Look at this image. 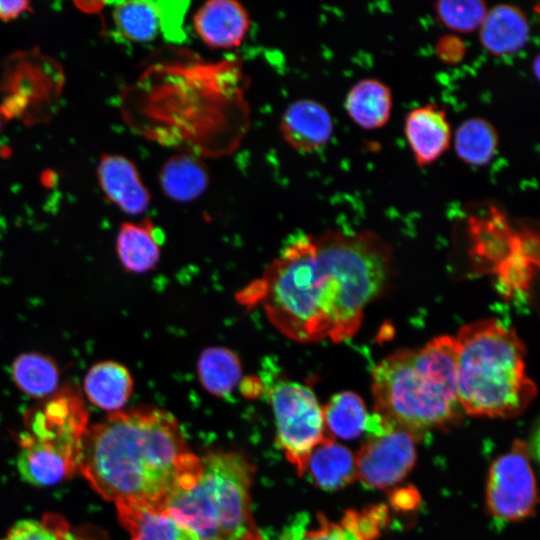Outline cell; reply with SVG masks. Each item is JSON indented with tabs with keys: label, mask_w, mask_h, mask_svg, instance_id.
<instances>
[{
	"label": "cell",
	"mask_w": 540,
	"mask_h": 540,
	"mask_svg": "<svg viewBox=\"0 0 540 540\" xmlns=\"http://www.w3.org/2000/svg\"><path fill=\"white\" fill-rule=\"evenodd\" d=\"M391 260L388 245L371 231L301 235L236 299L260 307L290 340L339 343L356 334L366 308L386 287Z\"/></svg>",
	"instance_id": "1"
},
{
	"label": "cell",
	"mask_w": 540,
	"mask_h": 540,
	"mask_svg": "<svg viewBox=\"0 0 540 540\" xmlns=\"http://www.w3.org/2000/svg\"><path fill=\"white\" fill-rule=\"evenodd\" d=\"M200 462L170 412L141 406L112 412L85 434L78 471L104 499L165 506Z\"/></svg>",
	"instance_id": "2"
},
{
	"label": "cell",
	"mask_w": 540,
	"mask_h": 540,
	"mask_svg": "<svg viewBox=\"0 0 540 540\" xmlns=\"http://www.w3.org/2000/svg\"><path fill=\"white\" fill-rule=\"evenodd\" d=\"M375 413L414 434L444 427L462 415L457 396L454 336L396 351L372 370Z\"/></svg>",
	"instance_id": "3"
},
{
	"label": "cell",
	"mask_w": 540,
	"mask_h": 540,
	"mask_svg": "<svg viewBox=\"0 0 540 540\" xmlns=\"http://www.w3.org/2000/svg\"><path fill=\"white\" fill-rule=\"evenodd\" d=\"M454 339L463 412L499 418L520 415L537 389L526 372L525 348L515 330L496 319L479 320L462 326Z\"/></svg>",
	"instance_id": "4"
},
{
	"label": "cell",
	"mask_w": 540,
	"mask_h": 540,
	"mask_svg": "<svg viewBox=\"0 0 540 540\" xmlns=\"http://www.w3.org/2000/svg\"><path fill=\"white\" fill-rule=\"evenodd\" d=\"M252 465L236 452L200 458L164 509L190 540H261L251 510Z\"/></svg>",
	"instance_id": "5"
},
{
	"label": "cell",
	"mask_w": 540,
	"mask_h": 540,
	"mask_svg": "<svg viewBox=\"0 0 540 540\" xmlns=\"http://www.w3.org/2000/svg\"><path fill=\"white\" fill-rule=\"evenodd\" d=\"M88 430V412L79 392L65 386L27 411L18 437L21 478L48 486L78 470Z\"/></svg>",
	"instance_id": "6"
},
{
	"label": "cell",
	"mask_w": 540,
	"mask_h": 540,
	"mask_svg": "<svg viewBox=\"0 0 540 540\" xmlns=\"http://www.w3.org/2000/svg\"><path fill=\"white\" fill-rule=\"evenodd\" d=\"M276 440L287 460L303 475L311 451L327 434L323 407L313 390L299 382L279 380L268 392Z\"/></svg>",
	"instance_id": "7"
},
{
	"label": "cell",
	"mask_w": 540,
	"mask_h": 540,
	"mask_svg": "<svg viewBox=\"0 0 540 540\" xmlns=\"http://www.w3.org/2000/svg\"><path fill=\"white\" fill-rule=\"evenodd\" d=\"M368 438L355 457L356 475L370 488L383 489L401 481L416 460V434L374 413Z\"/></svg>",
	"instance_id": "8"
},
{
	"label": "cell",
	"mask_w": 540,
	"mask_h": 540,
	"mask_svg": "<svg viewBox=\"0 0 540 540\" xmlns=\"http://www.w3.org/2000/svg\"><path fill=\"white\" fill-rule=\"evenodd\" d=\"M537 502L535 477L526 444L516 440L509 452L491 465L486 488V503L499 521L528 517Z\"/></svg>",
	"instance_id": "9"
},
{
	"label": "cell",
	"mask_w": 540,
	"mask_h": 540,
	"mask_svg": "<svg viewBox=\"0 0 540 540\" xmlns=\"http://www.w3.org/2000/svg\"><path fill=\"white\" fill-rule=\"evenodd\" d=\"M192 27L198 39L215 50L240 47L251 27L248 10L235 0H209L192 16Z\"/></svg>",
	"instance_id": "10"
},
{
	"label": "cell",
	"mask_w": 540,
	"mask_h": 540,
	"mask_svg": "<svg viewBox=\"0 0 540 540\" xmlns=\"http://www.w3.org/2000/svg\"><path fill=\"white\" fill-rule=\"evenodd\" d=\"M279 131L291 148L311 153L329 143L334 122L325 105L314 99L301 98L285 108L280 118Z\"/></svg>",
	"instance_id": "11"
},
{
	"label": "cell",
	"mask_w": 540,
	"mask_h": 540,
	"mask_svg": "<svg viewBox=\"0 0 540 540\" xmlns=\"http://www.w3.org/2000/svg\"><path fill=\"white\" fill-rule=\"evenodd\" d=\"M404 134L419 167L434 163L451 144L452 132L445 108L437 103L413 108L405 117Z\"/></svg>",
	"instance_id": "12"
},
{
	"label": "cell",
	"mask_w": 540,
	"mask_h": 540,
	"mask_svg": "<svg viewBox=\"0 0 540 540\" xmlns=\"http://www.w3.org/2000/svg\"><path fill=\"white\" fill-rule=\"evenodd\" d=\"M99 185L106 198L128 215H140L150 206L151 194L137 166L118 154L103 155L98 167Z\"/></svg>",
	"instance_id": "13"
},
{
	"label": "cell",
	"mask_w": 540,
	"mask_h": 540,
	"mask_svg": "<svg viewBox=\"0 0 540 540\" xmlns=\"http://www.w3.org/2000/svg\"><path fill=\"white\" fill-rule=\"evenodd\" d=\"M168 4L146 0L114 2L111 16L116 32L135 43L151 42L161 34L176 32L170 20L180 12L174 13L178 8L172 11Z\"/></svg>",
	"instance_id": "14"
},
{
	"label": "cell",
	"mask_w": 540,
	"mask_h": 540,
	"mask_svg": "<svg viewBox=\"0 0 540 540\" xmlns=\"http://www.w3.org/2000/svg\"><path fill=\"white\" fill-rule=\"evenodd\" d=\"M483 48L494 56H507L525 47L530 35L526 13L510 3L488 8L478 29Z\"/></svg>",
	"instance_id": "15"
},
{
	"label": "cell",
	"mask_w": 540,
	"mask_h": 540,
	"mask_svg": "<svg viewBox=\"0 0 540 540\" xmlns=\"http://www.w3.org/2000/svg\"><path fill=\"white\" fill-rule=\"evenodd\" d=\"M163 235L150 219L124 222L119 227L115 250L126 272L142 274L156 268L161 258Z\"/></svg>",
	"instance_id": "16"
},
{
	"label": "cell",
	"mask_w": 540,
	"mask_h": 540,
	"mask_svg": "<svg viewBox=\"0 0 540 540\" xmlns=\"http://www.w3.org/2000/svg\"><path fill=\"white\" fill-rule=\"evenodd\" d=\"M83 388L93 405L112 413L126 405L133 393L134 381L125 365L105 360L89 368L84 376Z\"/></svg>",
	"instance_id": "17"
},
{
	"label": "cell",
	"mask_w": 540,
	"mask_h": 540,
	"mask_svg": "<svg viewBox=\"0 0 540 540\" xmlns=\"http://www.w3.org/2000/svg\"><path fill=\"white\" fill-rule=\"evenodd\" d=\"M303 475L324 490L344 488L356 477L355 457L328 436L309 454Z\"/></svg>",
	"instance_id": "18"
},
{
	"label": "cell",
	"mask_w": 540,
	"mask_h": 540,
	"mask_svg": "<svg viewBox=\"0 0 540 540\" xmlns=\"http://www.w3.org/2000/svg\"><path fill=\"white\" fill-rule=\"evenodd\" d=\"M344 105L348 116L356 125L362 129L375 130L389 121L393 94L383 81L364 78L349 89Z\"/></svg>",
	"instance_id": "19"
},
{
	"label": "cell",
	"mask_w": 540,
	"mask_h": 540,
	"mask_svg": "<svg viewBox=\"0 0 540 540\" xmlns=\"http://www.w3.org/2000/svg\"><path fill=\"white\" fill-rule=\"evenodd\" d=\"M163 193L173 201L190 202L207 189L210 176L204 162L196 154L182 152L168 158L159 171Z\"/></svg>",
	"instance_id": "20"
},
{
	"label": "cell",
	"mask_w": 540,
	"mask_h": 540,
	"mask_svg": "<svg viewBox=\"0 0 540 540\" xmlns=\"http://www.w3.org/2000/svg\"><path fill=\"white\" fill-rule=\"evenodd\" d=\"M130 540H190L185 530L163 508L146 504H115Z\"/></svg>",
	"instance_id": "21"
},
{
	"label": "cell",
	"mask_w": 540,
	"mask_h": 540,
	"mask_svg": "<svg viewBox=\"0 0 540 540\" xmlns=\"http://www.w3.org/2000/svg\"><path fill=\"white\" fill-rule=\"evenodd\" d=\"M196 373L201 386L217 397L230 395L242 381V362L225 346H210L199 355Z\"/></svg>",
	"instance_id": "22"
},
{
	"label": "cell",
	"mask_w": 540,
	"mask_h": 540,
	"mask_svg": "<svg viewBox=\"0 0 540 540\" xmlns=\"http://www.w3.org/2000/svg\"><path fill=\"white\" fill-rule=\"evenodd\" d=\"M11 378L15 386L33 398H47L58 390L60 369L50 356L24 352L12 362Z\"/></svg>",
	"instance_id": "23"
},
{
	"label": "cell",
	"mask_w": 540,
	"mask_h": 540,
	"mask_svg": "<svg viewBox=\"0 0 540 540\" xmlns=\"http://www.w3.org/2000/svg\"><path fill=\"white\" fill-rule=\"evenodd\" d=\"M499 146V134L489 120L471 117L460 123L453 135L457 157L471 166L487 165L494 158Z\"/></svg>",
	"instance_id": "24"
},
{
	"label": "cell",
	"mask_w": 540,
	"mask_h": 540,
	"mask_svg": "<svg viewBox=\"0 0 540 540\" xmlns=\"http://www.w3.org/2000/svg\"><path fill=\"white\" fill-rule=\"evenodd\" d=\"M326 431L338 438L352 440L366 432L369 414L363 400L354 392L333 395L323 407Z\"/></svg>",
	"instance_id": "25"
},
{
	"label": "cell",
	"mask_w": 540,
	"mask_h": 540,
	"mask_svg": "<svg viewBox=\"0 0 540 540\" xmlns=\"http://www.w3.org/2000/svg\"><path fill=\"white\" fill-rule=\"evenodd\" d=\"M438 20L456 33H471L479 29L488 10L481 0H441L433 4Z\"/></svg>",
	"instance_id": "26"
},
{
	"label": "cell",
	"mask_w": 540,
	"mask_h": 540,
	"mask_svg": "<svg viewBox=\"0 0 540 540\" xmlns=\"http://www.w3.org/2000/svg\"><path fill=\"white\" fill-rule=\"evenodd\" d=\"M279 540H356L341 524L330 522L318 513L296 515L284 528Z\"/></svg>",
	"instance_id": "27"
},
{
	"label": "cell",
	"mask_w": 540,
	"mask_h": 540,
	"mask_svg": "<svg viewBox=\"0 0 540 540\" xmlns=\"http://www.w3.org/2000/svg\"><path fill=\"white\" fill-rule=\"evenodd\" d=\"M0 540H76L68 522L59 514L15 523Z\"/></svg>",
	"instance_id": "28"
},
{
	"label": "cell",
	"mask_w": 540,
	"mask_h": 540,
	"mask_svg": "<svg viewBox=\"0 0 540 540\" xmlns=\"http://www.w3.org/2000/svg\"><path fill=\"white\" fill-rule=\"evenodd\" d=\"M387 520L384 506H372L363 511H349L341 521V525L356 540H373L380 534Z\"/></svg>",
	"instance_id": "29"
},
{
	"label": "cell",
	"mask_w": 540,
	"mask_h": 540,
	"mask_svg": "<svg viewBox=\"0 0 540 540\" xmlns=\"http://www.w3.org/2000/svg\"><path fill=\"white\" fill-rule=\"evenodd\" d=\"M435 53L440 61L445 64H458L466 55V46L456 34H445L437 39Z\"/></svg>",
	"instance_id": "30"
},
{
	"label": "cell",
	"mask_w": 540,
	"mask_h": 540,
	"mask_svg": "<svg viewBox=\"0 0 540 540\" xmlns=\"http://www.w3.org/2000/svg\"><path fill=\"white\" fill-rule=\"evenodd\" d=\"M29 9L27 1H0V19L12 20Z\"/></svg>",
	"instance_id": "31"
},
{
	"label": "cell",
	"mask_w": 540,
	"mask_h": 540,
	"mask_svg": "<svg viewBox=\"0 0 540 540\" xmlns=\"http://www.w3.org/2000/svg\"><path fill=\"white\" fill-rule=\"evenodd\" d=\"M75 4L78 6V8H80L81 10L85 12L95 13L99 11L105 3L93 1V2H76Z\"/></svg>",
	"instance_id": "32"
},
{
	"label": "cell",
	"mask_w": 540,
	"mask_h": 540,
	"mask_svg": "<svg viewBox=\"0 0 540 540\" xmlns=\"http://www.w3.org/2000/svg\"><path fill=\"white\" fill-rule=\"evenodd\" d=\"M532 71L535 74V76L538 78V73H539V57L538 56H536L533 61Z\"/></svg>",
	"instance_id": "33"
},
{
	"label": "cell",
	"mask_w": 540,
	"mask_h": 540,
	"mask_svg": "<svg viewBox=\"0 0 540 540\" xmlns=\"http://www.w3.org/2000/svg\"><path fill=\"white\" fill-rule=\"evenodd\" d=\"M0 128H1V117H0Z\"/></svg>",
	"instance_id": "34"
}]
</instances>
